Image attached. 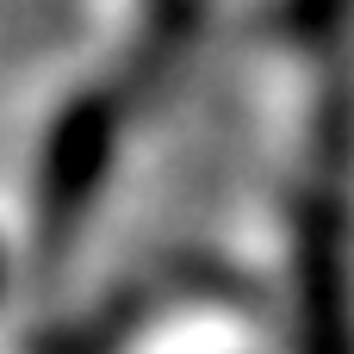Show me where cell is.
Segmentation results:
<instances>
[{
    "mask_svg": "<svg viewBox=\"0 0 354 354\" xmlns=\"http://www.w3.org/2000/svg\"><path fill=\"white\" fill-rule=\"evenodd\" d=\"M354 156V87L330 81L317 100V187L292 212V317L299 354H354V280H348V199L342 168Z\"/></svg>",
    "mask_w": 354,
    "mask_h": 354,
    "instance_id": "obj_1",
    "label": "cell"
},
{
    "mask_svg": "<svg viewBox=\"0 0 354 354\" xmlns=\"http://www.w3.org/2000/svg\"><path fill=\"white\" fill-rule=\"evenodd\" d=\"M118 143V100L112 93H81L50 118L44 156H37V199H31V255L37 268H56L75 249V230L87 224L106 168Z\"/></svg>",
    "mask_w": 354,
    "mask_h": 354,
    "instance_id": "obj_2",
    "label": "cell"
},
{
    "mask_svg": "<svg viewBox=\"0 0 354 354\" xmlns=\"http://www.w3.org/2000/svg\"><path fill=\"white\" fill-rule=\"evenodd\" d=\"M193 286H212V292H224V299H236L243 286L230 280V274H218L212 261H180V268H168V274H149V280H131V286H118L106 305H93V311H81L75 324H62V330H50V336H37L31 354H118L162 305H174V299H187Z\"/></svg>",
    "mask_w": 354,
    "mask_h": 354,
    "instance_id": "obj_3",
    "label": "cell"
},
{
    "mask_svg": "<svg viewBox=\"0 0 354 354\" xmlns=\"http://www.w3.org/2000/svg\"><path fill=\"white\" fill-rule=\"evenodd\" d=\"M193 25H199V0H162L156 19L143 25V44L131 56V75L137 81H162L174 68V56L193 44Z\"/></svg>",
    "mask_w": 354,
    "mask_h": 354,
    "instance_id": "obj_4",
    "label": "cell"
}]
</instances>
